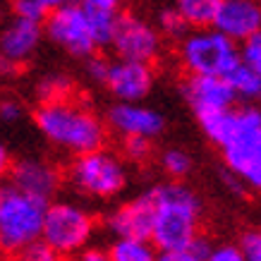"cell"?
<instances>
[{"mask_svg":"<svg viewBox=\"0 0 261 261\" xmlns=\"http://www.w3.org/2000/svg\"><path fill=\"white\" fill-rule=\"evenodd\" d=\"M34 125L48 144L72 156L96 151L106 144V122L87 103L67 96L41 101L34 111Z\"/></svg>","mask_w":261,"mask_h":261,"instance_id":"obj_1","label":"cell"},{"mask_svg":"<svg viewBox=\"0 0 261 261\" xmlns=\"http://www.w3.org/2000/svg\"><path fill=\"white\" fill-rule=\"evenodd\" d=\"M156 218L151 242L159 247V252H170L187 247L199 235L201 221V199L190 185L182 180H168L151 187Z\"/></svg>","mask_w":261,"mask_h":261,"instance_id":"obj_2","label":"cell"},{"mask_svg":"<svg viewBox=\"0 0 261 261\" xmlns=\"http://www.w3.org/2000/svg\"><path fill=\"white\" fill-rule=\"evenodd\" d=\"M50 201L27 194L12 182L0 185V252L19 254L43 232V218Z\"/></svg>","mask_w":261,"mask_h":261,"instance_id":"obj_3","label":"cell"},{"mask_svg":"<svg viewBox=\"0 0 261 261\" xmlns=\"http://www.w3.org/2000/svg\"><path fill=\"white\" fill-rule=\"evenodd\" d=\"M177 60L187 74L228 77L242 63L240 43L218 32L216 27L192 29L177 43Z\"/></svg>","mask_w":261,"mask_h":261,"instance_id":"obj_4","label":"cell"},{"mask_svg":"<svg viewBox=\"0 0 261 261\" xmlns=\"http://www.w3.org/2000/svg\"><path fill=\"white\" fill-rule=\"evenodd\" d=\"M65 177L82 197L108 201L122 194L127 187V166L122 156L101 146L96 151L74 156Z\"/></svg>","mask_w":261,"mask_h":261,"instance_id":"obj_5","label":"cell"},{"mask_svg":"<svg viewBox=\"0 0 261 261\" xmlns=\"http://www.w3.org/2000/svg\"><path fill=\"white\" fill-rule=\"evenodd\" d=\"M94 232V218L84 206L74 201H50L43 218L41 238L60 254H74L84 249Z\"/></svg>","mask_w":261,"mask_h":261,"instance_id":"obj_6","label":"cell"},{"mask_svg":"<svg viewBox=\"0 0 261 261\" xmlns=\"http://www.w3.org/2000/svg\"><path fill=\"white\" fill-rule=\"evenodd\" d=\"M43 29H46L48 41H53L60 50H65L72 58L87 60L98 48L89 12L77 3H65L58 10L48 12Z\"/></svg>","mask_w":261,"mask_h":261,"instance_id":"obj_7","label":"cell"},{"mask_svg":"<svg viewBox=\"0 0 261 261\" xmlns=\"http://www.w3.org/2000/svg\"><path fill=\"white\" fill-rule=\"evenodd\" d=\"M261 151V103H238L232 129L221 146L223 163L228 170L242 175L249 161Z\"/></svg>","mask_w":261,"mask_h":261,"instance_id":"obj_8","label":"cell"},{"mask_svg":"<svg viewBox=\"0 0 261 261\" xmlns=\"http://www.w3.org/2000/svg\"><path fill=\"white\" fill-rule=\"evenodd\" d=\"M111 48L115 58H122V60L156 63L163 50V34L159 32V27L146 22L144 17L125 12L118 17Z\"/></svg>","mask_w":261,"mask_h":261,"instance_id":"obj_9","label":"cell"},{"mask_svg":"<svg viewBox=\"0 0 261 261\" xmlns=\"http://www.w3.org/2000/svg\"><path fill=\"white\" fill-rule=\"evenodd\" d=\"M106 122L122 139L125 137L156 139L166 129L163 113L151 108V106H144L142 101H115L106 113Z\"/></svg>","mask_w":261,"mask_h":261,"instance_id":"obj_10","label":"cell"},{"mask_svg":"<svg viewBox=\"0 0 261 261\" xmlns=\"http://www.w3.org/2000/svg\"><path fill=\"white\" fill-rule=\"evenodd\" d=\"M182 98L192 108L194 118L228 111L240 103L228 77H211V74H190L182 84Z\"/></svg>","mask_w":261,"mask_h":261,"instance_id":"obj_11","label":"cell"},{"mask_svg":"<svg viewBox=\"0 0 261 261\" xmlns=\"http://www.w3.org/2000/svg\"><path fill=\"white\" fill-rule=\"evenodd\" d=\"M153 218H156V204H153L151 190H146L137 197L127 199L118 208H113L111 214L106 216V228L115 238L151 240Z\"/></svg>","mask_w":261,"mask_h":261,"instance_id":"obj_12","label":"cell"},{"mask_svg":"<svg viewBox=\"0 0 261 261\" xmlns=\"http://www.w3.org/2000/svg\"><path fill=\"white\" fill-rule=\"evenodd\" d=\"M153 84H156V72L151 63L118 58L111 63L108 80L103 87L118 101H144L153 91Z\"/></svg>","mask_w":261,"mask_h":261,"instance_id":"obj_13","label":"cell"},{"mask_svg":"<svg viewBox=\"0 0 261 261\" xmlns=\"http://www.w3.org/2000/svg\"><path fill=\"white\" fill-rule=\"evenodd\" d=\"M46 36V29L41 22H29L22 17H10L0 24V60L12 65H24L39 50L41 41Z\"/></svg>","mask_w":261,"mask_h":261,"instance_id":"obj_14","label":"cell"},{"mask_svg":"<svg viewBox=\"0 0 261 261\" xmlns=\"http://www.w3.org/2000/svg\"><path fill=\"white\" fill-rule=\"evenodd\" d=\"M10 182L27 194H34L43 201H53L60 190L63 175L53 163L43 159H19L10 168Z\"/></svg>","mask_w":261,"mask_h":261,"instance_id":"obj_15","label":"cell"},{"mask_svg":"<svg viewBox=\"0 0 261 261\" xmlns=\"http://www.w3.org/2000/svg\"><path fill=\"white\" fill-rule=\"evenodd\" d=\"M214 27L232 41H247L261 32V0H221Z\"/></svg>","mask_w":261,"mask_h":261,"instance_id":"obj_16","label":"cell"},{"mask_svg":"<svg viewBox=\"0 0 261 261\" xmlns=\"http://www.w3.org/2000/svg\"><path fill=\"white\" fill-rule=\"evenodd\" d=\"M111 261H159V247L151 240L139 238H115L108 247Z\"/></svg>","mask_w":261,"mask_h":261,"instance_id":"obj_17","label":"cell"},{"mask_svg":"<svg viewBox=\"0 0 261 261\" xmlns=\"http://www.w3.org/2000/svg\"><path fill=\"white\" fill-rule=\"evenodd\" d=\"M228 82L235 89L240 103H261V74L254 72L249 65L240 63L228 74Z\"/></svg>","mask_w":261,"mask_h":261,"instance_id":"obj_18","label":"cell"},{"mask_svg":"<svg viewBox=\"0 0 261 261\" xmlns=\"http://www.w3.org/2000/svg\"><path fill=\"white\" fill-rule=\"evenodd\" d=\"M175 8L187 19L192 29L214 27L216 12L221 8V0H175Z\"/></svg>","mask_w":261,"mask_h":261,"instance_id":"obj_19","label":"cell"},{"mask_svg":"<svg viewBox=\"0 0 261 261\" xmlns=\"http://www.w3.org/2000/svg\"><path fill=\"white\" fill-rule=\"evenodd\" d=\"M232 118H235V106L228 108V111H218V113H208V115H201L197 118L199 127L208 142L221 149L225 139L230 137V129H232Z\"/></svg>","mask_w":261,"mask_h":261,"instance_id":"obj_20","label":"cell"},{"mask_svg":"<svg viewBox=\"0 0 261 261\" xmlns=\"http://www.w3.org/2000/svg\"><path fill=\"white\" fill-rule=\"evenodd\" d=\"M159 166L163 170V175H168L170 180H185L192 173V156L180 146H168L161 151Z\"/></svg>","mask_w":261,"mask_h":261,"instance_id":"obj_21","label":"cell"},{"mask_svg":"<svg viewBox=\"0 0 261 261\" xmlns=\"http://www.w3.org/2000/svg\"><path fill=\"white\" fill-rule=\"evenodd\" d=\"M211 252H214L211 240L204 238V235H197L187 247L170 249V252H161L159 261H208Z\"/></svg>","mask_w":261,"mask_h":261,"instance_id":"obj_22","label":"cell"},{"mask_svg":"<svg viewBox=\"0 0 261 261\" xmlns=\"http://www.w3.org/2000/svg\"><path fill=\"white\" fill-rule=\"evenodd\" d=\"M159 32L163 34V39L177 41V43H180V41L192 32V27L187 24V19L180 15V10L173 5V8H166L159 12Z\"/></svg>","mask_w":261,"mask_h":261,"instance_id":"obj_23","label":"cell"},{"mask_svg":"<svg viewBox=\"0 0 261 261\" xmlns=\"http://www.w3.org/2000/svg\"><path fill=\"white\" fill-rule=\"evenodd\" d=\"M153 139L149 137H125L122 139V159L129 163H146L153 156Z\"/></svg>","mask_w":261,"mask_h":261,"instance_id":"obj_24","label":"cell"},{"mask_svg":"<svg viewBox=\"0 0 261 261\" xmlns=\"http://www.w3.org/2000/svg\"><path fill=\"white\" fill-rule=\"evenodd\" d=\"M17 256H19V261H60L63 254L58 252L56 247L48 245L43 238H39L36 242H32V245L24 247Z\"/></svg>","mask_w":261,"mask_h":261,"instance_id":"obj_25","label":"cell"},{"mask_svg":"<svg viewBox=\"0 0 261 261\" xmlns=\"http://www.w3.org/2000/svg\"><path fill=\"white\" fill-rule=\"evenodd\" d=\"M10 12L15 17L29 19V22H46L48 10L41 5L39 0H10Z\"/></svg>","mask_w":261,"mask_h":261,"instance_id":"obj_26","label":"cell"},{"mask_svg":"<svg viewBox=\"0 0 261 261\" xmlns=\"http://www.w3.org/2000/svg\"><path fill=\"white\" fill-rule=\"evenodd\" d=\"M70 91V80L63 74H48L39 82V96L41 101H50V98H63Z\"/></svg>","mask_w":261,"mask_h":261,"instance_id":"obj_27","label":"cell"},{"mask_svg":"<svg viewBox=\"0 0 261 261\" xmlns=\"http://www.w3.org/2000/svg\"><path fill=\"white\" fill-rule=\"evenodd\" d=\"M240 56H242V63L261 74V32L240 43Z\"/></svg>","mask_w":261,"mask_h":261,"instance_id":"obj_28","label":"cell"},{"mask_svg":"<svg viewBox=\"0 0 261 261\" xmlns=\"http://www.w3.org/2000/svg\"><path fill=\"white\" fill-rule=\"evenodd\" d=\"M108 70H111V60L108 58H101V56H91L84 60V74H87V80H91L94 84H106L108 80Z\"/></svg>","mask_w":261,"mask_h":261,"instance_id":"obj_29","label":"cell"},{"mask_svg":"<svg viewBox=\"0 0 261 261\" xmlns=\"http://www.w3.org/2000/svg\"><path fill=\"white\" fill-rule=\"evenodd\" d=\"M240 247H242L247 261H261V228L247 230L240 240Z\"/></svg>","mask_w":261,"mask_h":261,"instance_id":"obj_30","label":"cell"},{"mask_svg":"<svg viewBox=\"0 0 261 261\" xmlns=\"http://www.w3.org/2000/svg\"><path fill=\"white\" fill-rule=\"evenodd\" d=\"M240 177L245 180V185L252 192L261 194V151L256 153V156H254L252 161H249V166L242 170V175H240Z\"/></svg>","mask_w":261,"mask_h":261,"instance_id":"obj_31","label":"cell"},{"mask_svg":"<svg viewBox=\"0 0 261 261\" xmlns=\"http://www.w3.org/2000/svg\"><path fill=\"white\" fill-rule=\"evenodd\" d=\"M24 118V106L17 98H3L0 101V122H19Z\"/></svg>","mask_w":261,"mask_h":261,"instance_id":"obj_32","label":"cell"},{"mask_svg":"<svg viewBox=\"0 0 261 261\" xmlns=\"http://www.w3.org/2000/svg\"><path fill=\"white\" fill-rule=\"evenodd\" d=\"M208 261H247L240 245H216Z\"/></svg>","mask_w":261,"mask_h":261,"instance_id":"obj_33","label":"cell"},{"mask_svg":"<svg viewBox=\"0 0 261 261\" xmlns=\"http://www.w3.org/2000/svg\"><path fill=\"white\" fill-rule=\"evenodd\" d=\"M221 182L225 185V187H228L230 192H232V194H235V197H242V194H245V192L249 190V187L245 185V180H242V177H240L238 173L228 170V168H225V170L221 173Z\"/></svg>","mask_w":261,"mask_h":261,"instance_id":"obj_34","label":"cell"},{"mask_svg":"<svg viewBox=\"0 0 261 261\" xmlns=\"http://www.w3.org/2000/svg\"><path fill=\"white\" fill-rule=\"evenodd\" d=\"M72 3L82 5V8L89 10V12H96V10H106V12H118V8H120V0H72Z\"/></svg>","mask_w":261,"mask_h":261,"instance_id":"obj_35","label":"cell"},{"mask_svg":"<svg viewBox=\"0 0 261 261\" xmlns=\"http://www.w3.org/2000/svg\"><path fill=\"white\" fill-rule=\"evenodd\" d=\"M80 261H111V254H108V249H98V247H87V249H82Z\"/></svg>","mask_w":261,"mask_h":261,"instance_id":"obj_36","label":"cell"},{"mask_svg":"<svg viewBox=\"0 0 261 261\" xmlns=\"http://www.w3.org/2000/svg\"><path fill=\"white\" fill-rule=\"evenodd\" d=\"M10 168H12V161H10V153L8 149L0 144V180L5 177V175H10Z\"/></svg>","mask_w":261,"mask_h":261,"instance_id":"obj_37","label":"cell"},{"mask_svg":"<svg viewBox=\"0 0 261 261\" xmlns=\"http://www.w3.org/2000/svg\"><path fill=\"white\" fill-rule=\"evenodd\" d=\"M39 3L48 10V12H53V10H58L60 5H65V3H72V0H39Z\"/></svg>","mask_w":261,"mask_h":261,"instance_id":"obj_38","label":"cell"},{"mask_svg":"<svg viewBox=\"0 0 261 261\" xmlns=\"http://www.w3.org/2000/svg\"><path fill=\"white\" fill-rule=\"evenodd\" d=\"M259 228H261V221H259Z\"/></svg>","mask_w":261,"mask_h":261,"instance_id":"obj_39","label":"cell"}]
</instances>
